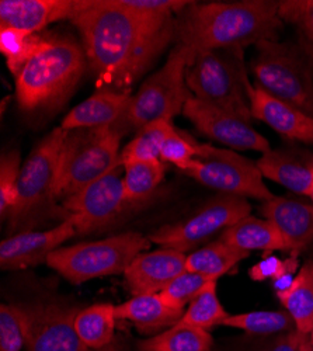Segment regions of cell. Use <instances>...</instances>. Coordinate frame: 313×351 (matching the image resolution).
<instances>
[{
	"label": "cell",
	"mask_w": 313,
	"mask_h": 351,
	"mask_svg": "<svg viewBox=\"0 0 313 351\" xmlns=\"http://www.w3.org/2000/svg\"><path fill=\"white\" fill-rule=\"evenodd\" d=\"M72 23L82 37L99 90L131 93L132 84L175 38L173 14L132 0H90Z\"/></svg>",
	"instance_id": "6da1fadb"
},
{
	"label": "cell",
	"mask_w": 313,
	"mask_h": 351,
	"mask_svg": "<svg viewBox=\"0 0 313 351\" xmlns=\"http://www.w3.org/2000/svg\"><path fill=\"white\" fill-rule=\"evenodd\" d=\"M278 2H191L176 20L177 45L194 56L205 51L242 49L260 41H277L282 28Z\"/></svg>",
	"instance_id": "7a4b0ae2"
},
{
	"label": "cell",
	"mask_w": 313,
	"mask_h": 351,
	"mask_svg": "<svg viewBox=\"0 0 313 351\" xmlns=\"http://www.w3.org/2000/svg\"><path fill=\"white\" fill-rule=\"evenodd\" d=\"M83 47L69 37L51 38V44L16 76V97L25 112L52 111L73 92L86 69Z\"/></svg>",
	"instance_id": "3957f363"
},
{
	"label": "cell",
	"mask_w": 313,
	"mask_h": 351,
	"mask_svg": "<svg viewBox=\"0 0 313 351\" xmlns=\"http://www.w3.org/2000/svg\"><path fill=\"white\" fill-rule=\"evenodd\" d=\"M123 134L116 128L66 131L56 173L55 201H64L121 165Z\"/></svg>",
	"instance_id": "277c9868"
},
{
	"label": "cell",
	"mask_w": 313,
	"mask_h": 351,
	"mask_svg": "<svg viewBox=\"0 0 313 351\" xmlns=\"http://www.w3.org/2000/svg\"><path fill=\"white\" fill-rule=\"evenodd\" d=\"M247 80L242 49L200 52L186 71L192 97L250 123L253 117L246 92Z\"/></svg>",
	"instance_id": "5b68a950"
},
{
	"label": "cell",
	"mask_w": 313,
	"mask_h": 351,
	"mask_svg": "<svg viewBox=\"0 0 313 351\" xmlns=\"http://www.w3.org/2000/svg\"><path fill=\"white\" fill-rule=\"evenodd\" d=\"M251 61L254 86L313 119V64L299 47L260 41Z\"/></svg>",
	"instance_id": "8992f818"
},
{
	"label": "cell",
	"mask_w": 313,
	"mask_h": 351,
	"mask_svg": "<svg viewBox=\"0 0 313 351\" xmlns=\"http://www.w3.org/2000/svg\"><path fill=\"white\" fill-rule=\"evenodd\" d=\"M149 246V238L138 232H127L103 241L56 249L49 254L47 265L79 285L95 278L124 274L132 260Z\"/></svg>",
	"instance_id": "52a82bcc"
},
{
	"label": "cell",
	"mask_w": 313,
	"mask_h": 351,
	"mask_svg": "<svg viewBox=\"0 0 313 351\" xmlns=\"http://www.w3.org/2000/svg\"><path fill=\"white\" fill-rule=\"evenodd\" d=\"M192 60L194 55L180 45L170 52L166 64L132 96L128 111L116 130L121 134L123 128L138 132L155 121H172L173 117L183 112L184 104L192 97L186 83V71Z\"/></svg>",
	"instance_id": "ba28073f"
},
{
	"label": "cell",
	"mask_w": 313,
	"mask_h": 351,
	"mask_svg": "<svg viewBox=\"0 0 313 351\" xmlns=\"http://www.w3.org/2000/svg\"><path fill=\"white\" fill-rule=\"evenodd\" d=\"M66 131L55 128L28 155L21 166L16 204L8 215L10 230L32 223L55 202L53 191Z\"/></svg>",
	"instance_id": "9c48e42d"
},
{
	"label": "cell",
	"mask_w": 313,
	"mask_h": 351,
	"mask_svg": "<svg viewBox=\"0 0 313 351\" xmlns=\"http://www.w3.org/2000/svg\"><path fill=\"white\" fill-rule=\"evenodd\" d=\"M181 173L226 195L268 201L274 194L263 182L258 165L231 149L201 143V151Z\"/></svg>",
	"instance_id": "30bf717a"
},
{
	"label": "cell",
	"mask_w": 313,
	"mask_h": 351,
	"mask_svg": "<svg viewBox=\"0 0 313 351\" xmlns=\"http://www.w3.org/2000/svg\"><path fill=\"white\" fill-rule=\"evenodd\" d=\"M129 204L121 163L101 179L64 199V221L72 222L77 235H86L117 221Z\"/></svg>",
	"instance_id": "8fae6325"
},
{
	"label": "cell",
	"mask_w": 313,
	"mask_h": 351,
	"mask_svg": "<svg viewBox=\"0 0 313 351\" xmlns=\"http://www.w3.org/2000/svg\"><path fill=\"white\" fill-rule=\"evenodd\" d=\"M250 204L246 198L236 195H221L194 214L192 217L166 225L151 233L149 241L183 253L210 239L216 232L231 228L250 214Z\"/></svg>",
	"instance_id": "7c38bea8"
},
{
	"label": "cell",
	"mask_w": 313,
	"mask_h": 351,
	"mask_svg": "<svg viewBox=\"0 0 313 351\" xmlns=\"http://www.w3.org/2000/svg\"><path fill=\"white\" fill-rule=\"evenodd\" d=\"M27 316V351H90L75 329L80 309L64 302L24 305Z\"/></svg>",
	"instance_id": "4fadbf2b"
},
{
	"label": "cell",
	"mask_w": 313,
	"mask_h": 351,
	"mask_svg": "<svg viewBox=\"0 0 313 351\" xmlns=\"http://www.w3.org/2000/svg\"><path fill=\"white\" fill-rule=\"evenodd\" d=\"M183 115L204 136L236 151L268 152V141L255 131L250 123L238 117L190 97L183 108Z\"/></svg>",
	"instance_id": "5bb4252c"
},
{
	"label": "cell",
	"mask_w": 313,
	"mask_h": 351,
	"mask_svg": "<svg viewBox=\"0 0 313 351\" xmlns=\"http://www.w3.org/2000/svg\"><path fill=\"white\" fill-rule=\"evenodd\" d=\"M76 233L71 221H62L48 230H24L0 243V266L3 270H24L47 263L49 254Z\"/></svg>",
	"instance_id": "9a60e30c"
},
{
	"label": "cell",
	"mask_w": 313,
	"mask_h": 351,
	"mask_svg": "<svg viewBox=\"0 0 313 351\" xmlns=\"http://www.w3.org/2000/svg\"><path fill=\"white\" fill-rule=\"evenodd\" d=\"M89 5L90 0H2L0 27L38 33L52 23L72 21Z\"/></svg>",
	"instance_id": "2e32d148"
},
{
	"label": "cell",
	"mask_w": 313,
	"mask_h": 351,
	"mask_svg": "<svg viewBox=\"0 0 313 351\" xmlns=\"http://www.w3.org/2000/svg\"><path fill=\"white\" fill-rule=\"evenodd\" d=\"M186 253L170 247L138 254L124 273L131 294H159L186 271Z\"/></svg>",
	"instance_id": "e0dca14e"
},
{
	"label": "cell",
	"mask_w": 313,
	"mask_h": 351,
	"mask_svg": "<svg viewBox=\"0 0 313 351\" xmlns=\"http://www.w3.org/2000/svg\"><path fill=\"white\" fill-rule=\"evenodd\" d=\"M251 117L271 127L279 135L291 141L313 143V119L301 110L284 103L260 87L246 84Z\"/></svg>",
	"instance_id": "ac0fdd59"
},
{
	"label": "cell",
	"mask_w": 313,
	"mask_h": 351,
	"mask_svg": "<svg viewBox=\"0 0 313 351\" xmlns=\"http://www.w3.org/2000/svg\"><path fill=\"white\" fill-rule=\"evenodd\" d=\"M263 178L298 195L313 191V154L302 148L270 149L255 162Z\"/></svg>",
	"instance_id": "d6986e66"
},
{
	"label": "cell",
	"mask_w": 313,
	"mask_h": 351,
	"mask_svg": "<svg viewBox=\"0 0 313 351\" xmlns=\"http://www.w3.org/2000/svg\"><path fill=\"white\" fill-rule=\"evenodd\" d=\"M260 211L279 230L288 252L299 253L313 243V204L274 195Z\"/></svg>",
	"instance_id": "ffe728a7"
},
{
	"label": "cell",
	"mask_w": 313,
	"mask_h": 351,
	"mask_svg": "<svg viewBox=\"0 0 313 351\" xmlns=\"http://www.w3.org/2000/svg\"><path fill=\"white\" fill-rule=\"evenodd\" d=\"M132 95L100 89L92 97L76 106L64 119L61 128H117L125 117Z\"/></svg>",
	"instance_id": "44dd1931"
},
{
	"label": "cell",
	"mask_w": 313,
	"mask_h": 351,
	"mask_svg": "<svg viewBox=\"0 0 313 351\" xmlns=\"http://www.w3.org/2000/svg\"><path fill=\"white\" fill-rule=\"evenodd\" d=\"M183 313L184 311L168 306L159 294L136 295L116 306L117 319L132 322L140 332L175 326Z\"/></svg>",
	"instance_id": "7402d4cb"
},
{
	"label": "cell",
	"mask_w": 313,
	"mask_h": 351,
	"mask_svg": "<svg viewBox=\"0 0 313 351\" xmlns=\"http://www.w3.org/2000/svg\"><path fill=\"white\" fill-rule=\"evenodd\" d=\"M221 241L243 252H288L279 230L267 219L246 217L223 230Z\"/></svg>",
	"instance_id": "603a6c76"
},
{
	"label": "cell",
	"mask_w": 313,
	"mask_h": 351,
	"mask_svg": "<svg viewBox=\"0 0 313 351\" xmlns=\"http://www.w3.org/2000/svg\"><path fill=\"white\" fill-rule=\"evenodd\" d=\"M277 298L294 319L295 329L310 336L313 333V260L305 263L292 287Z\"/></svg>",
	"instance_id": "cb8c5ba5"
},
{
	"label": "cell",
	"mask_w": 313,
	"mask_h": 351,
	"mask_svg": "<svg viewBox=\"0 0 313 351\" xmlns=\"http://www.w3.org/2000/svg\"><path fill=\"white\" fill-rule=\"evenodd\" d=\"M249 254V252L239 250L219 239L190 253L186 260V270L218 281L219 277L232 270Z\"/></svg>",
	"instance_id": "d4e9b609"
},
{
	"label": "cell",
	"mask_w": 313,
	"mask_h": 351,
	"mask_svg": "<svg viewBox=\"0 0 313 351\" xmlns=\"http://www.w3.org/2000/svg\"><path fill=\"white\" fill-rule=\"evenodd\" d=\"M116 320V306L96 304L77 312L75 329L84 346L89 350H99L114 340Z\"/></svg>",
	"instance_id": "484cf974"
},
{
	"label": "cell",
	"mask_w": 313,
	"mask_h": 351,
	"mask_svg": "<svg viewBox=\"0 0 313 351\" xmlns=\"http://www.w3.org/2000/svg\"><path fill=\"white\" fill-rule=\"evenodd\" d=\"M51 44L37 33H30L10 27H0V51L6 58L9 71L17 76L34 56L42 52Z\"/></svg>",
	"instance_id": "4316f807"
},
{
	"label": "cell",
	"mask_w": 313,
	"mask_h": 351,
	"mask_svg": "<svg viewBox=\"0 0 313 351\" xmlns=\"http://www.w3.org/2000/svg\"><path fill=\"white\" fill-rule=\"evenodd\" d=\"M214 339L208 330L176 324L138 343L139 351H211Z\"/></svg>",
	"instance_id": "83f0119b"
},
{
	"label": "cell",
	"mask_w": 313,
	"mask_h": 351,
	"mask_svg": "<svg viewBox=\"0 0 313 351\" xmlns=\"http://www.w3.org/2000/svg\"><path fill=\"white\" fill-rule=\"evenodd\" d=\"M123 166L125 195L131 204L140 202L152 195L166 173V163L160 159L136 160Z\"/></svg>",
	"instance_id": "f1b7e54d"
},
{
	"label": "cell",
	"mask_w": 313,
	"mask_h": 351,
	"mask_svg": "<svg viewBox=\"0 0 313 351\" xmlns=\"http://www.w3.org/2000/svg\"><path fill=\"white\" fill-rule=\"evenodd\" d=\"M221 326L262 336L295 330L294 319L287 311H255L229 315L222 322Z\"/></svg>",
	"instance_id": "f546056e"
},
{
	"label": "cell",
	"mask_w": 313,
	"mask_h": 351,
	"mask_svg": "<svg viewBox=\"0 0 313 351\" xmlns=\"http://www.w3.org/2000/svg\"><path fill=\"white\" fill-rule=\"evenodd\" d=\"M227 316H229V313L225 311L218 298L216 281H211L200 294L188 304V308L184 311L181 319L177 324L210 330L215 326H221L222 322Z\"/></svg>",
	"instance_id": "4dcf8cb0"
},
{
	"label": "cell",
	"mask_w": 313,
	"mask_h": 351,
	"mask_svg": "<svg viewBox=\"0 0 313 351\" xmlns=\"http://www.w3.org/2000/svg\"><path fill=\"white\" fill-rule=\"evenodd\" d=\"M172 121L160 120L145 125L136 132V136L121 151V163L127 165L136 160L160 159L164 139L175 131Z\"/></svg>",
	"instance_id": "1f68e13d"
},
{
	"label": "cell",
	"mask_w": 313,
	"mask_h": 351,
	"mask_svg": "<svg viewBox=\"0 0 313 351\" xmlns=\"http://www.w3.org/2000/svg\"><path fill=\"white\" fill-rule=\"evenodd\" d=\"M278 16L297 28L299 48L313 64V0H281Z\"/></svg>",
	"instance_id": "d6a6232c"
},
{
	"label": "cell",
	"mask_w": 313,
	"mask_h": 351,
	"mask_svg": "<svg viewBox=\"0 0 313 351\" xmlns=\"http://www.w3.org/2000/svg\"><path fill=\"white\" fill-rule=\"evenodd\" d=\"M211 281L216 280H211L205 276L186 270L177 278L170 282L162 292H159V295L168 306L184 311V308L200 294Z\"/></svg>",
	"instance_id": "836d02e7"
},
{
	"label": "cell",
	"mask_w": 313,
	"mask_h": 351,
	"mask_svg": "<svg viewBox=\"0 0 313 351\" xmlns=\"http://www.w3.org/2000/svg\"><path fill=\"white\" fill-rule=\"evenodd\" d=\"M27 316L24 305L0 308V351H20L25 346Z\"/></svg>",
	"instance_id": "e575fe53"
},
{
	"label": "cell",
	"mask_w": 313,
	"mask_h": 351,
	"mask_svg": "<svg viewBox=\"0 0 313 351\" xmlns=\"http://www.w3.org/2000/svg\"><path fill=\"white\" fill-rule=\"evenodd\" d=\"M21 166L18 151L5 152L0 159V214H2V219L8 218L16 204Z\"/></svg>",
	"instance_id": "d590c367"
},
{
	"label": "cell",
	"mask_w": 313,
	"mask_h": 351,
	"mask_svg": "<svg viewBox=\"0 0 313 351\" xmlns=\"http://www.w3.org/2000/svg\"><path fill=\"white\" fill-rule=\"evenodd\" d=\"M201 143H198L194 138L175 130L170 134L162 146L160 160L176 165L180 171L186 170L190 163L200 155Z\"/></svg>",
	"instance_id": "8d00e7d4"
},
{
	"label": "cell",
	"mask_w": 313,
	"mask_h": 351,
	"mask_svg": "<svg viewBox=\"0 0 313 351\" xmlns=\"http://www.w3.org/2000/svg\"><path fill=\"white\" fill-rule=\"evenodd\" d=\"M259 351H313V344L310 336L295 329L292 332L282 333L277 340Z\"/></svg>",
	"instance_id": "74e56055"
},
{
	"label": "cell",
	"mask_w": 313,
	"mask_h": 351,
	"mask_svg": "<svg viewBox=\"0 0 313 351\" xmlns=\"http://www.w3.org/2000/svg\"><path fill=\"white\" fill-rule=\"evenodd\" d=\"M284 273V260L275 256H266L258 265H254L249 270V277L253 281L274 280Z\"/></svg>",
	"instance_id": "f35d334b"
},
{
	"label": "cell",
	"mask_w": 313,
	"mask_h": 351,
	"mask_svg": "<svg viewBox=\"0 0 313 351\" xmlns=\"http://www.w3.org/2000/svg\"><path fill=\"white\" fill-rule=\"evenodd\" d=\"M295 273L292 271H286L284 274L278 276L277 278L273 280V287H274V291L277 297L281 295V294H286V292L292 287L294 281H295Z\"/></svg>",
	"instance_id": "ab89813d"
},
{
	"label": "cell",
	"mask_w": 313,
	"mask_h": 351,
	"mask_svg": "<svg viewBox=\"0 0 313 351\" xmlns=\"http://www.w3.org/2000/svg\"><path fill=\"white\" fill-rule=\"evenodd\" d=\"M95 351H128L120 341H111L108 346L103 347V348H99V350H95Z\"/></svg>",
	"instance_id": "60d3db41"
},
{
	"label": "cell",
	"mask_w": 313,
	"mask_h": 351,
	"mask_svg": "<svg viewBox=\"0 0 313 351\" xmlns=\"http://www.w3.org/2000/svg\"><path fill=\"white\" fill-rule=\"evenodd\" d=\"M310 339H312V344H313V333L310 335Z\"/></svg>",
	"instance_id": "b9f144b4"
},
{
	"label": "cell",
	"mask_w": 313,
	"mask_h": 351,
	"mask_svg": "<svg viewBox=\"0 0 313 351\" xmlns=\"http://www.w3.org/2000/svg\"><path fill=\"white\" fill-rule=\"evenodd\" d=\"M310 198H312V202H313V191H312V195H310Z\"/></svg>",
	"instance_id": "7bdbcfd3"
}]
</instances>
